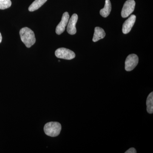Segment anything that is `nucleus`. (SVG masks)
Listing matches in <instances>:
<instances>
[{"instance_id": "nucleus-1", "label": "nucleus", "mask_w": 153, "mask_h": 153, "mask_svg": "<svg viewBox=\"0 0 153 153\" xmlns=\"http://www.w3.org/2000/svg\"><path fill=\"white\" fill-rule=\"evenodd\" d=\"M21 40L27 48H30L35 44L36 38L34 32L28 27L22 28L20 31Z\"/></svg>"}, {"instance_id": "nucleus-2", "label": "nucleus", "mask_w": 153, "mask_h": 153, "mask_svg": "<svg viewBox=\"0 0 153 153\" xmlns=\"http://www.w3.org/2000/svg\"><path fill=\"white\" fill-rule=\"evenodd\" d=\"M61 130V125L57 122H50L45 125L44 131L47 136L55 137L59 135Z\"/></svg>"}, {"instance_id": "nucleus-3", "label": "nucleus", "mask_w": 153, "mask_h": 153, "mask_svg": "<svg viewBox=\"0 0 153 153\" xmlns=\"http://www.w3.org/2000/svg\"><path fill=\"white\" fill-rule=\"evenodd\" d=\"M55 56L57 58L65 60H72L75 57V54L70 49L65 48H60L55 51Z\"/></svg>"}, {"instance_id": "nucleus-4", "label": "nucleus", "mask_w": 153, "mask_h": 153, "mask_svg": "<svg viewBox=\"0 0 153 153\" xmlns=\"http://www.w3.org/2000/svg\"><path fill=\"white\" fill-rule=\"evenodd\" d=\"M135 4V2L134 0H127L126 1L122 10V17L123 18H126L131 15L134 10Z\"/></svg>"}, {"instance_id": "nucleus-5", "label": "nucleus", "mask_w": 153, "mask_h": 153, "mask_svg": "<svg viewBox=\"0 0 153 153\" xmlns=\"http://www.w3.org/2000/svg\"><path fill=\"white\" fill-rule=\"evenodd\" d=\"M139 58L135 54L129 55L125 61V69L127 71H131L135 68L138 63Z\"/></svg>"}, {"instance_id": "nucleus-6", "label": "nucleus", "mask_w": 153, "mask_h": 153, "mask_svg": "<svg viewBox=\"0 0 153 153\" xmlns=\"http://www.w3.org/2000/svg\"><path fill=\"white\" fill-rule=\"evenodd\" d=\"M69 19V16L68 13V12H65L63 14L61 22L56 27V34L60 35L64 32Z\"/></svg>"}, {"instance_id": "nucleus-7", "label": "nucleus", "mask_w": 153, "mask_h": 153, "mask_svg": "<svg viewBox=\"0 0 153 153\" xmlns=\"http://www.w3.org/2000/svg\"><path fill=\"white\" fill-rule=\"evenodd\" d=\"M78 20V16L76 14H74L68 20L67 24V31L68 34L74 35L76 32V25Z\"/></svg>"}, {"instance_id": "nucleus-8", "label": "nucleus", "mask_w": 153, "mask_h": 153, "mask_svg": "<svg viewBox=\"0 0 153 153\" xmlns=\"http://www.w3.org/2000/svg\"><path fill=\"white\" fill-rule=\"evenodd\" d=\"M136 17L135 15H131L127 20H126L123 26L122 31L123 34H128L130 32L135 22Z\"/></svg>"}, {"instance_id": "nucleus-9", "label": "nucleus", "mask_w": 153, "mask_h": 153, "mask_svg": "<svg viewBox=\"0 0 153 153\" xmlns=\"http://www.w3.org/2000/svg\"><path fill=\"white\" fill-rule=\"evenodd\" d=\"M105 36V33L104 30L102 28L96 27L94 29V33L92 41L94 42H97L100 39L104 38Z\"/></svg>"}, {"instance_id": "nucleus-10", "label": "nucleus", "mask_w": 153, "mask_h": 153, "mask_svg": "<svg viewBox=\"0 0 153 153\" xmlns=\"http://www.w3.org/2000/svg\"><path fill=\"white\" fill-rule=\"evenodd\" d=\"M111 10V3L110 0H105L104 8L100 10V15L104 18L108 16Z\"/></svg>"}, {"instance_id": "nucleus-11", "label": "nucleus", "mask_w": 153, "mask_h": 153, "mask_svg": "<svg viewBox=\"0 0 153 153\" xmlns=\"http://www.w3.org/2000/svg\"><path fill=\"white\" fill-rule=\"evenodd\" d=\"M47 1V0H35L29 7V11L33 12L38 10L42 7Z\"/></svg>"}, {"instance_id": "nucleus-12", "label": "nucleus", "mask_w": 153, "mask_h": 153, "mask_svg": "<svg viewBox=\"0 0 153 153\" xmlns=\"http://www.w3.org/2000/svg\"><path fill=\"white\" fill-rule=\"evenodd\" d=\"M147 111L149 114L153 113V92H152L148 96L146 100Z\"/></svg>"}, {"instance_id": "nucleus-13", "label": "nucleus", "mask_w": 153, "mask_h": 153, "mask_svg": "<svg viewBox=\"0 0 153 153\" xmlns=\"http://www.w3.org/2000/svg\"><path fill=\"white\" fill-rule=\"evenodd\" d=\"M12 5L10 0H0V9L5 10L9 8Z\"/></svg>"}, {"instance_id": "nucleus-14", "label": "nucleus", "mask_w": 153, "mask_h": 153, "mask_svg": "<svg viewBox=\"0 0 153 153\" xmlns=\"http://www.w3.org/2000/svg\"><path fill=\"white\" fill-rule=\"evenodd\" d=\"M136 150L134 148H131L129 149L128 150L125 152V153H136Z\"/></svg>"}, {"instance_id": "nucleus-15", "label": "nucleus", "mask_w": 153, "mask_h": 153, "mask_svg": "<svg viewBox=\"0 0 153 153\" xmlns=\"http://www.w3.org/2000/svg\"><path fill=\"white\" fill-rule=\"evenodd\" d=\"M2 39V37L1 34L0 33V43H1V42Z\"/></svg>"}]
</instances>
